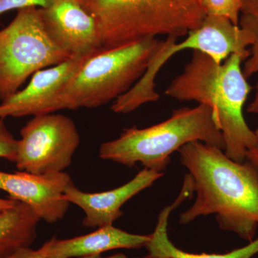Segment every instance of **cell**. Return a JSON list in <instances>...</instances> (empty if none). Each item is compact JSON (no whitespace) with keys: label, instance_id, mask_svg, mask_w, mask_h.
<instances>
[{"label":"cell","instance_id":"6da1fadb","mask_svg":"<svg viewBox=\"0 0 258 258\" xmlns=\"http://www.w3.org/2000/svg\"><path fill=\"white\" fill-rule=\"evenodd\" d=\"M178 152L197 194L195 203L180 215V223L215 215L221 230L253 240L258 228V176L254 168L201 142L186 144Z\"/></svg>","mask_w":258,"mask_h":258},{"label":"cell","instance_id":"7a4b0ae2","mask_svg":"<svg viewBox=\"0 0 258 258\" xmlns=\"http://www.w3.org/2000/svg\"><path fill=\"white\" fill-rule=\"evenodd\" d=\"M244 59L232 54L222 63L193 51L191 60L171 81L166 96L180 101H196L211 108L225 142L226 155L236 162L245 161L246 152L254 144L243 108L251 86L242 69Z\"/></svg>","mask_w":258,"mask_h":258},{"label":"cell","instance_id":"3957f363","mask_svg":"<svg viewBox=\"0 0 258 258\" xmlns=\"http://www.w3.org/2000/svg\"><path fill=\"white\" fill-rule=\"evenodd\" d=\"M193 142L225 149L212 109L205 105L174 110L168 119L147 128L123 129L118 138L101 144L99 156L128 167L140 163L145 169L164 173L171 154Z\"/></svg>","mask_w":258,"mask_h":258},{"label":"cell","instance_id":"277c9868","mask_svg":"<svg viewBox=\"0 0 258 258\" xmlns=\"http://www.w3.org/2000/svg\"><path fill=\"white\" fill-rule=\"evenodd\" d=\"M96 20L103 48L146 37L186 36L206 17L200 0H76Z\"/></svg>","mask_w":258,"mask_h":258},{"label":"cell","instance_id":"5b68a950","mask_svg":"<svg viewBox=\"0 0 258 258\" xmlns=\"http://www.w3.org/2000/svg\"><path fill=\"white\" fill-rule=\"evenodd\" d=\"M162 40L146 37L86 55L50 107L60 110L98 108L124 94L143 76Z\"/></svg>","mask_w":258,"mask_h":258},{"label":"cell","instance_id":"8992f818","mask_svg":"<svg viewBox=\"0 0 258 258\" xmlns=\"http://www.w3.org/2000/svg\"><path fill=\"white\" fill-rule=\"evenodd\" d=\"M258 36V28L248 25H236L227 19L206 16L198 28L189 32L186 38L167 37L152 56L143 76L111 106L114 113L127 114L148 103L160 98L156 91L155 80L159 71L169 59L181 51L192 50L210 56L222 63L232 54L245 60L249 55L248 47Z\"/></svg>","mask_w":258,"mask_h":258},{"label":"cell","instance_id":"52a82bcc","mask_svg":"<svg viewBox=\"0 0 258 258\" xmlns=\"http://www.w3.org/2000/svg\"><path fill=\"white\" fill-rule=\"evenodd\" d=\"M71 57L48 36L38 8L18 10L13 21L0 30V101L18 92L37 71Z\"/></svg>","mask_w":258,"mask_h":258},{"label":"cell","instance_id":"ba28073f","mask_svg":"<svg viewBox=\"0 0 258 258\" xmlns=\"http://www.w3.org/2000/svg\"><path fill=\"white\" fill-rule=\"evenodd\" d=\"M20 135L17 168L35 174L63 172L81 142L74 120L54 113L35 115Z\"/></svg>","mask_w":258,"mask_h":258},{"label":"cell","instance_id":"9c48e42d","mask_svg":"<svg viewBox=\"0 0 258 258\" xmlns=\"http://www.w3.org/2000/svg\"><path fill=\"white\" fill-rule=\"evenodd\" d=\"M73 183L66 173L35 174L27 171H0V190L10 198L28 205L40 220L55 223L62 220L70 203L62 199L66 188Z\"/></svg>","mask_w":258,"mask_h":258},{"label":"cell","instance_id":"30bf717a","mask_svg":"<svg viewBox=\"0 0 258 258\" xmlns=\"http://www.w3.org/2000/svg\"><path fill=\"white\" fill-rule=\"evenodd\" d=\"M38 10L48 36L71 56L90 55L103 47L96 20L76 0H51Z\"/></svg>","mask_w":258,"mask_h":258},{"label":"cell","instance_id":"8fae6325","mask_svg":"<svg viewBox=\"0 0 258 258\" xmlns=\"http://www.w3.org/2000/svg\"><path fill=\"white\" fill-rule=\"evenodd\" d=\"M86 56H73L60 64L37 71L26 87L0 104V118L50 113L55 96L79 69Z\"/></svg>","mask_w":258,"mask_h":258},{"label":"cell","instance_id":"7c38bea8","mask_svg":"<svg viewBox=\"0 0 258 258\" xmlns=\"http://www.w3.org/2000/svg\"><path fill=\"white\" fill-rule=\"evenodd\" d=\"M164 173L144 169L133 179L115 189L98 193L83 192L74 182L66 188L62 199L75 204L85 213L83 225L87 227L112 225L123 215L121 208L130 199L152 186Z\"/></svg>","mask_w":258,"mask_h":258},{"label":"cell","instance_id":"4fadbf2b","mask_svg":"<svg viewBox=\"0 0 258 258\" xmlns=\"http://www.w3.org/2000/svg\"><path fill=\"white\" fill-rule=\"evenodd\" d=\"M150 235L129 233L113 225L98 227V230L74 238L47 241L37 249L48 258H81L101 255L106 251L116 249H139L145 247Z\"/></svg>","mask_w":258,"mask_h":258},{"label":"cell","instance_id":"5bb4252c","mask_svg":"<svg viewBox=\"0 0 258 258\" xmlns=\"http://www.w3.org/2000/svg\"><path fill=\"white\" fill-rule=\"evenodd\" d=\"M38 215L18 201L13 208L0 211V258H10L20 249L30 247L37 236Z\"/></svg>","mask_w":258,"mask_h":258},{"label":"cell","instance_id":"9a60e30c","mask_svg":"<svg viewBox=\"0 0 258 258\" xmlns=\"http://www.w3.org/2000/svg\"><path fill=\"white\" fill-rule=\"evenodd\" d=\"M184 200L179 195L175 203L160 212L155 230L150 234V240L146 244L147 254L144 258H252L258 254V237L247 245L224 254L191 253L178 248L169 240L168 221L171 211Z\"/></svg>","mask_w":258,"mask_h":258},{"label":"cell","instance_id":"2e32d148","mask_svg":"<svg viewBox=\"0 0 258 258\" xmlns=\"http://www.w3.org/2000/svg\"><path fill=\"white\" fill-rule=\"evenodd\" d=\"M206 16L227 19L236 25L240 23L242 0H200Z\"/></svg>","mask_w":258,"mask_h":258},{"label":"cell","instance_id":"e0dca14e","mask_svg":"<svg viewBox=\"0 0 258 258\" xmlns=\"http://www.w3.org/2000/svg\"><path fill=\"white\" fill-rule=\"evenodd\" d=\"M18 149V140L7 128L3 118H0V158L15 163Z\"/></svg>","mask_w":258,"mask_h":258},{"label":"cell","instance_id":"ac0fdd59","mask_svg":"<svg viewBox=\"0 0 258 258\" xmlns=\"http://www.w3.org/2000/svg\"><path fill=\"white\" fill-rule=\"evenodd\" d=\"M51 0H0V16L8 12L24 8H42L47 6Z\"/></svg>","mask_w":258,"mask_h":258},{"label":"cell","instance_id":"d6986e66","mask_svg":"<svg viewBox=\"0 0 258 258\" xmlns=\"http://www.w3.org/2000/svg\"><path fill=\"white\" fill-rule=\"evenodd\" d=\"M241 22L258 27V0H242Z\"/></svg>","mask_w":258,"mask_h":258},{"label":"cell","instance_id":"ffe728a7","mask_svg":"<svg viewBox=\"0 0 258 258\" xmlns=\"http://www.w3.org/2000/svg\"><path fill=\"white\" fill-rule=\"evenodd\" d=\"M244 61L242 71L247 79L258 74V36L249 48V57Z\"/></svg>","mask_w":258,"mask_h":258},{"label":"cell","instance_id":"44dd1931","mask_svg":"<svg viewBox=\"0 0 258 258\" xmlns=\"http://www.w3.org/2000/svg\"><path fill=\"white\" fill-rule=\"evenodd\" d=\"M10 258H48L42 255L37 249H33L30 247L20 249L16 253L13 254ZM81 258H130L123 254H117L114 255L108 256V257H102L101 255H93L90 257Z\"/></svg>","mask_w":258,"mask_h":258},{"label":"cell","instance_id":"7402d4cb","mask_svg":"<svg viewBox=\"0 0 258 258\" xmlns=\"http://www.w3.org/2000/svg\"><path fill=\"white\" fill-rule=\"evenodd\" d=\"M255 139L252 147L246 152L245 161L254 168L258 176V128L254 131Z\"/></svg>","mask_w":258,"mask_h":258},{"label":"cell","instance_id":"603a6c76","mask_svg":"<svg viewBox=\"0 0 258 258\" xmlns=\"http://www.w3.org/2000/svg\"><path fill=\"white\" fill-rule=\"evenodd\" d=\"M247 111L252 114L258 115V81L255 86V93H254L253 100L247 107Z\"/></svg>","mask_w":258,"mask_h":258},{"label":"cell","instance_id":"cb8c5ba5","mask_svg":"<svg viewBox=\"0 0 258 258\" xmlns=\"http://www.w3.org/2000/svg\"><path fill=\"white\" fill-rule=\"evenodd\" d=\"M17 203H18V201H15V200H12L10 198L8 199V200L0 198V211L13 208Z\"/></svg>","mask_w":258,"mask_h":258},{"label":"cell","instance_id":"d4e9b609","mask_svg":"<svg viewBox=\"0 0 258 258\" xmlns=\"http://www.w3.org/2000/svg\"><path fill=\"white\" fill-rule=\"evenodd\" d=\"M257 258H258V254H257Z\"/></svg>","mask_w":258,"mask_h":258}]
</instances>
